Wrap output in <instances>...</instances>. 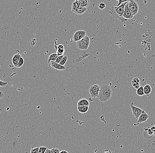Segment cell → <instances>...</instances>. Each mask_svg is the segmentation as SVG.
<instances>
[{
  "instance_id": "cell-1",
  "label": "cell",
  "mask_w": 155,
  "mask_h": 153,
  "mask_svg": "<svg viewBox=\"0 0 155 153\" xmlns=\"http://www.w3.org/2000/svg\"><path fill=\"white\" fill-rule=\"evenodd\" d=\"M129 2H126L124 3H122V4L117 6L116 4L112 5L110 8L109 11L110 13L112 15L113 17L116 18L120 19L121 22L124 23L126 21H127L124 19L123 16V12H124V8L127 3Z\"/></svg>"
},
{
  "instance_id": "cell-2",
  "label": "cell",
  "mask_w": 155,
  "mask_h": 153,
  "mask_svg": "<svg viewBox=\"0 0 155 153\" xmlns=\"http://www.w3.org/2000/svg\"><path fill=\"white\" fill-rule=\"evenodd\" d=\"M112 91L111 86L107 85H102L97 98L102 102H107L112 97Z\"/></svg>"
},
{
  "instance_id": "cell-3",
  "label": "cell",
  "mask_w": 155,
  "mask_h": 153,
  "mask_svg": "<svg viewBox=\"0 0 155 153\" xmlns=\"http://www.w3.org/2000/svg\"><path fill=\"white\" fill-rule=\"evenodd\" d=\"M90 38L86 35L84 38L78 41L76 43V47L78 49L86 51L88 49L90 45Z\"/></svg>"
},
{
  "instance_id": "cell-4",
  "label": "cell",
  "mask_w": 155,
  "mask_h": 153,
  "mask_svg": "<svg viewBox=\"0 0 155 153\" xmlns=\"http://www.w3.org/2000/svg\"><path fill=\"white\" fill-rule=\"evenodd\" d=\"M100 86L97 84L92 85L89 89V92L92 97L93 98L97 97L100 91Z\"/></svg>"
},
{
  "instance_id": "cell-5",
  "label": "cell",
  "mask_w": 155,
  "mask_h": 153,
  "mask_svg": "<svg viewBox=\"0 0 155 153\" xmlns=\"http://www.w3.org/2000/svg\"><path fill=\"white\" fill-rule=\"evenodd\" d=\"M128 7L129 10L133 16L136 15L138 13L139 10V6L138 3L134 1H133L132 2H129L128 3Z\"/></svg>"
},
{
  "instance_id": "cell-6",
  "label": "cell",
  "mask_w": 155,
  "mask_h": 153,
  "mask_svg": "<svg viewBox=\"0 0 155 153\" xmlns=\"http://www.w3.org/2000/svg\"><path fill=\"white\" fill-rule=\"evenodd\" d=\"M86 35V32L84 30H78L74 33L73 36L74 41L76 42L79 41Z\"/></svg>"
},
{
  "instance_id": "cell-7",
  "label": "cell",
  "mask_w": 155,
  "mask_h": 153,
  "mask_svg": "<svg viewBox=\"0 0 155 153\" xmlns=\"http://www.w3.org/2000/svg\"><path fill=\"white\" fill-rule=\"evenodd\" d=\"M131 108L132 110L133 115L136 119L138 118L139 116L142 114V112L143 111V110L141 109L140 108L134 106L133 105V103H131Z\"/></svg>"
},
{
  "instance_id": "cell-8",
  "label": "cell",
  "mask_w": 155,
  "mask_h": 153,
  "mask_svg": "<svg viewBox=\"0 0 155 153\" xmlns=\"http://www.w3.org/2000/svg\"><path fill=\"white\" fill-rule=\"evenodd\" d=\"M128 3H127L124 8V12H123V16L124 19L127 20L128 19H131L133 17V15L132 14L131 11H130L128 7Z\"/></svg>"
},
{
  "instance_id": "cell-9",
  "label": "cell",
  "mask_w": 155,
  "mask_h": 153,
  "mask_svg": "<svg viewBox=\"0 0 155 153\" xmlns=\"http://www.w3.org/2000/svg\"><path fill=\"white\" fill-rule=\"evenodd\" d=\"M149 117V115H148V114H147L143 110L142 114H141L138 118V121H137L136 124H134V125L135 126H137L140 123L146 122Z\"/></svg>"
},
{
  "instance_id": "cell-10",
  "label": "cell",
  "mask_w": 155,
  "mask_h": 153,
  "mask_svg": "<svg viewBox=\"0 0 155 153\" xmlns=\"http://www.w3.org/2000/svg\"><path fill=\"white\" fill-rule=\"evenodd\" d=\"M48 63H49V66H50L52 68L55 69L56 70H66V67L64 66H62L61 65H60L59 63H55V61H51Z\"/></svg>"
},
{
  "instance_id": "cell-11",
  "label": "cell",
  "mask_w": 155,
  "mask_h": 153,
  "mask_svg": "<svg viewBox=\"0 0 155 153\" xmlns=\"http://www.w3.org/2000/svg\"><path fill=\"white\" fill-rule=\"evenodd\" d=\"M87 11V8L82 7V6H79L72 13H75L76 14L82 15L85 13Z\"/></svg>"
},
{
  "instance_id": "cell-12",
  "label": "cell",
  "mask_w": 155,
  "mask_h": 153,
  "mask_svg": "<svg viewBox=\"0 0 155 153\" xmlns=\"http://www.w3.org/2000/svg\"><path fill=\"white\" fill-rule=\"evenodd\" d=\"M131 84L133 87L136 89H138V88L140 86V80L138 77H133L131 81Z\"/></svg>"
},
{
  "instance_id": "cell-13",
  "label": "cell",
  "mask_w": 155,
  "mask_h": 153,
  "mask_svg": "<svg viewBox=\"0 0 155 153\" xmlns=\"http://www.w3.org/2000/svg\"><path fill=\"white\" fill-rule=\"evenodd\" d=\"M79 6L87 8L90 5V0H76Z\"/></svg>"
},
{
  "instance_id": "cell-14",
  "label": "cell",
  "mask_w": 155,
  "mask_h": 153,
  "mask_svg": "<svg viewBox=\"0 0 155 153\" xmlns=\"http://www.w3.org/2000/svg\"><path fill=\"white\" fill-rule=\"evenodd\" d=\"M77 105L78 106H89L90 102L88 100L85 98H82L80 100L77 102Z\"/></svg>"
},
{
  "instance_id": "cell-15",
  "label": "cell",
  "mask_w": 155,
  "mask_h": 153,
  "mask_svg": "<svg viewBox=\"0 0 155 153\" xmlns=\"http://www.w3.org/2000/svg\"><path fill=\"white\" fill-rule=\"evenodd\" d=\"M21 56V54L19 53L15 54L14 56H13L12 58V63L13 64V66H14L15 67H16L17 65L18 62L19 60V58H20V57Z\"/></svg>"
},
{
  "instance_id": "cell-16",
  "label": "cell",
  "mask_w": 155,
  "mask_h": 153,
  "mask_svg": "<svg viewBox=\"0 0 155 153\" xmlns=\"http://www.w3.org/2000/svg\"><path fill=\"white\" fill-rule=\"evenodd\" d=\"M143 90L145 95H146L147 96H149V94L152 92V88L150 85L146 84L144 86Z\"/></svg>"
},
{
  "instance_id": "cell-17",
  "label": "cell",
  "mask_w": 155,
  "mask_h": 153,
  "mask_svg": "<svg viewBox=\"0 0 155 153\" xmlns=\"http://www.w3.org/2000/svg\"><path fill=\"white\" fill-rule=\"evenodd\" d=\"M89 106H78V111L81 113H85L88 111Z\"/></svg>"
},
{
  "instance_id": "cell-18",
  "label": "cell",
  "mask_w": 155,
  "mask_h": 153,
  "mask_svg": "<svg viewBox=\"0 0 155 153\" xmlns=\"http://www.w3.org/2000/svg\"><path fill=\"white\" fill-rule=\"evenodd\" d=\"M65 51L64 50V46L62 45V44H60L57 46V54H58V56H62L64 55V52Z\"/></svg>"
},
{
  "instance_id": "cell-19",
  "label": "cell",
  "mask_w": 155,
  "mask_h": 153,
  "mask_svg": "<svg viewBox=\"0 0 155 153\" xmlns=\"http://www.w3.org/2000/svg\"><path fill=\"white\" fill-rule=\"evenodd\" d=\"M59 56L58 54L56 53H53L52 54L49 56V58L48 59V63H49L51 61H55L57 57Z\"/></svg>"
},
{
  "instance_id": "cell-20",
  "label": "cell",
  "mask_w": 155,
  "mask_h": 153,
  "mask_svg": "<svg viewBox=\"0 0 155 153\" xmlns=\"http://www.w3.org/2000/svg\"><path fill=\"white\" fill-rule=\"evenodd\" d=\"M136 94L139 96H143L145 95L144 92L143 86H140L138 89H137Z\"/></svg>"
},
{
  "instance_id": "cell-21",
  "label": "cell",
  "mask_w": 155,
  "mask_h": 153,
  "mask_svg": "<svg viewBox=\"0 0 155 153\" xmlns=\"http://www.w3.org/2000/svg\"><path fill=\"white\" fill-rule=\"evenodd\" d=\"M24 63V60L23 59V57L21 56L20 57V58H19V60L18 61V62L17 65L16 67L17 68L22 67V66H23Z\"/></svg>"
},
{
  "instance_id": "cell-22",
  "label": "cell",
  "mask_w": 155,
  "mask_h": 153,
  "mask_svg": "<svg viewBox=\"0 0 155 153\" xmlns=\"http://www.w3.org/2000/svg\"><path fill=\"white\" fill-rule=\"evenodd\" d=\"M68 60V57L66 56H64L60 62H59V64L62 66H64Z\"/></svg>"
},
{
  "instance_id": "cell-23",
  "label": "cell",
  "mask_w": 155,
  "mask_h": 153,
  "mask_svg": "<svg viewBox=\"0 0 155 153\" xmlns=\"http://www.w3.org/2000/svg\"><path fill=\"white\" fill-rule=\"evenodd\" d=\"M113 2H116V1H118V3L116 4L117 6H119V5L122 4V3H124L126 2H132L133 0H112Z\"/></svg>"
},
{
  "instance_id": "cell-24",
  "label": "cell",
  "mask_w": 155,
  "mask_h": 153,
  "mask_svg": "<svg viewBox=\"0 0 155 153\" xmlns=\"http://www.w3.org/2000/svg\"><path fill=\"white\" fill-rule=\"evenodd\" d=\"M79 6L78 5V4L77 3V2L76 1L74 2L73 3L72 6H71V12H73Z\"/></svg>"
},
{
  "instance_id": "cell-25",
  "label": "cell",
  "mask_w": 155,
  "mask_h": 153,
  "mask_svg": "<svg viewBox=\"0 0 155 153\" xmlns=\"http://www.w3.org/2000/svg\"><path fill=\"white\" fill-rule=\"evenodd\" d=\"M47 147L45 146H40L39 147V150L38 153H45V152L46 150Z\"/></svg>"
},
{
  "instance_id": "cell-26",
  "label": "cell",
  "mask_w": 155,
  "mask_h": 153,
  "mask_svg": "<svg viewBox=\"0 0 155 153\" xmlns=\"http://www.w3.org/2000/svg\"><path fill=\"white\" fill-rule=\"evenodd\" d=\"M39 150V147H32L31 150V153H38Z\"/></svg>"
},
{
  "instance_id": "cell-27",
  "label": "cell",
  "mask_w": 155,
  "mask_h": 153,
  "mask_svg": "<svg viewBox=\"0 0 155 153\" xmlns=\"http://www.w3.org/2000/svg\"><path fill=\"white\" fill-rule=\"evenodd\" d=\"M64 55H62V56H59L57 57V59L56 60L55 63H59V62H60L62 58H63V57H64Z\"/></svg>"
},
{
  "instance_id": "cell-28",
  "label": "cell",
  "mask_w": 155,
  "mask_h": 153,
  "mask_svg": "<svg viewBox=\"0 0 155 153\" xmlns=\"http://www.w3.org/2000/svg\"><path fill=\"white\" fill-rule=\"evenodd\" d=\"M7 82H4L2 81V80H0V86L2 87H4L6 86V85H7Z\"/></svg>"
},
{
  "instance_id": "cell-29",
  "label": "cell",
  "mask_w": 155,
  "mask_h": 153,
  "mask_svg": "<svg viewBox=\"0 0 155 153\" xmlns=\"http://www.w3.org/2000/svg\"><path fill=\"white\" fill-rule=\"evenodd\" d=\"M105 7H106V5L104 3H100V4H99V8L100 9H104Z\"/></svg>"
},
{
  "instance_id": "cell-30",
  "label": "cell",
  "mask_w": 155,
  "mask_h": 153,
  "mask_svg": "<svg viewBox=\"0 0 155 153\" xmlns=\"http://www.w3.org/2000/svg\"><path fill=\"white\" fill-rule=\"evenodd\" d=\"M51 150L52 151L53 153H59V152H60L59 149L55 148V147H54L52 149H51Z\"/></svg>"
},
{
  "instance_id": "cell-31",
  "label": "cell",
  "mask_w": 155,
  "mask_h": 153,
  "mask_svg": "<svg viewBox=\"0 0 155 153\" xmlns=\"http://www.w3.org/2000/svg\"><path fill=\"white\" fill-rule=\"evenodd\" d=\"M4 93L2 91L0 90V99H2L4 96Z\"/></svg>"
},
{
  "instance_id": "cell-32",
  "label": "cell",
  "mask_w": 155,
  "mask_h": 153,
  "mask_svg": "<svg viewBox=\"0 0 155 153\" xmlns=\"http://www.w3.org/2000/svg\"><path fill=\"white\" fill-rule=\"evenodd\" d=\"M104 153H112V152L110 150H109L108 149L105 150L104 151Z\"/></svg>"
},
{
  "instance_id": "cell-33",
  "label": "cell",
  "mask_w": 155,
  "mask_h": 153,
  "mask_svg": "<svg viewBox=\"0 0 155 153\" xmlns=\"http://www.w3.org/2000/svg\"><path fill=\"white\" fill-rule=\"evenodd\" d=\"M59 153H68V152L67 151H66V150H62L60 151L59 152Z\"/></svg>"
},
{
  "instance_id": "cell-34",
  "label": "cell",
  "mask_w": 155,
  "mask_h": 153,
  "mask_svg": "<svg viewBox=\"0 0 155 153\" xmlns=\"http://www.w3.org/2000/svg\"><path fill=\"white\" fill-rule=\"evenodd\" d=\"M49 153H53V152H52V151L50 150V152H49Z\"/></svg>"
}]
</instances>
